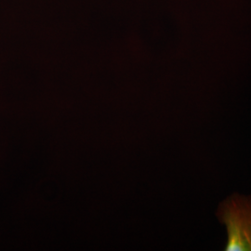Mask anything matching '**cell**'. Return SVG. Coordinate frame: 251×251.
<instances>
[{
	"label": "cell",
	"instance_id": "cell-1",
	"mask_svg": "<svg viewBox=\"0 0 251 251\" xmlns=\"http://www.w3.org/2000/svg\"><path fill=\"white\" fill-rule=\"evenodd\" d=\"M217 216L227 231L226 251H251V198L233 195L219 207Z\"/></svg>",
	"mask_w": 251,
	"mask_h": 251
}]
</instances>
